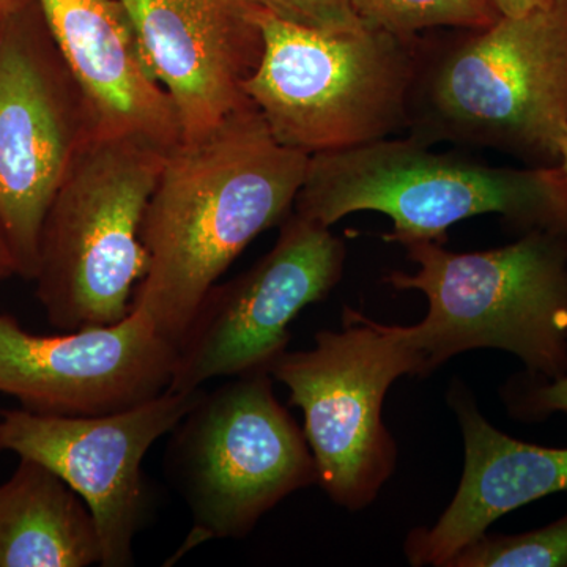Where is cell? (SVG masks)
Here are the masks:
<instances>
[{
    "label": "cell",
    "instance_id": "6da1fadb",
    "mask_svg": "<svg viewBox=\"0 0 567 567\" xmlns=\"http://www.w3.org/2000/svg\"><path fill=\"white\" fill-rule=\"evenodd\" d=\"M308 163L276 141L251 103L167 153L142 224L147 270L133 311L178 349L224 271L292 213Z\"/></svg>",
    "mask_w": 567,
    "mask_h": 567
},
{
    "label": "cell",
    "instance_id": "7a4b0ae2",
    "mask_svg": "<svg viewBox=\"0 0 567 567\" xmlns=\"http://www.w3.org/2000/svg\"><path fill=\"white\" fill-rule=\"evenodd\" d=\"M457 32L416 39L409 137L557 167L567 132V0Z\"/></svg>",
    "mask_w": 567,
    "mask_h": 567
},
{
    "label": "cell",
    "instance_id": "3957f363",
    "mask_svg": "<svg viewBox=\"0 0 567 567\" xmlns=\"http://www.w3.org/2000/svg\"><path fill=\"white\" fill-rule=\"evenodd\" d=\"M293 212L331 227L358 212L393 221L388 244L445 245L454 224L498 215L525 234L567 230V185L559 167H498L386 137L309 156Z\"/></svg>",
    "mask_w": 567,
    "mask_h": 567
},
{
    "label": "cell",
    "instance_id": "277c9868",
    "mask_svg": "<svg viewBox=\"0 0 567 567\" xmlns=\"http://www.w3.org/2000/svg\"><path fill=\"white\" fill-rule=\"evenodd\" d=\"M402 246L416 274L391 271L383 281L427 300L424 319L410 324L427 375L476 349L516 354L536 379L567 374V230H529L477 252L435 241Z\"/></svg>",
    "mask_w": 567,
    "mask_h": 567
},
{
    "label": "cell",
    "instance_id": "5b68a950",
    "mask_svg": "<svg viewBox=\"0 0 567 567\" xmlns=\"http://www.w3.org/2000/svg\"><path fill=\"white\" fill-rule=\"evenodd\" d=\"M259 22L262 58L244 92L276 141L312 156L406 132L416 39L316 31L265 10Z\"/></svg>",
    "mask_w": 567,
    "mask_h": 567
},
{
    "label": "cell",
    "instance_id": "8992f818",
    "mask_svg": "<svg viewBox=\"0 0 567 567\" xmlns=\"http://www.w3.org/2000/svg\"><path fill=\"white\" fill-rule=\"evenodd\" d=\"M96 136L66 174L41 229L37 297L61 331L121 322L147 270L142 224L166 155Z\"/></svg>",
    "mask_w": 567,
    "mask_h": 567
},
{
    "label": "cell",
    "instance_id": "52a82bcc",
    "mask_svg": "<svg viewBox=\"0 0 567 567\" xmlns=\"http://www.w3.org/2000/svg\"><path fill=\"white\" fill-rule=\"evenodd\" d=\"M268 372L303 412L324 494L353 513L375 502L398 462L382 416L388 390L401 377L427 375L412 328L344 308L342 330L320 331L312 349L286 350Z\"/></svg>",
    "mask_w": 567,
    "mask_h": 567
},
{
    "label": "cell",
    "instance_id": "ba28073f",
    "mask_svg": "<svg viewBox=\"0 0 567 567\" xmlns=\"http://www.w3.org/2000/svg\"><path fill=\"white\" fill-rule=\"evenodd\" d=\"M271 383L270 372L233 377L175 427L169 461L194 518L183 551L245 537L284 498L317 484L305 432Z\"/></svg>",
    "mask_w": 567,
    "mask_h": 567
},
{
    "label": "cell",
    "instance_id": "9c48e42d",
    "mask_svg": "<svg viewBox=\"0 0 567 567\" xmlns=\"http://www.w3.org/2000/svg\"><path fill=\"white\" fill-rule=\"evenodd\" d=\"M99 136L95 115L35 0L0 20V227L33 279L52 200Z\"/></svg>",
    "mask_w": 567,
    "mask_h": 567
},
{
    "label": "cell",
    "instance_id": "30bf717a",
    "mask_svg": "<svg viewBox=\"0 0 567 567\" xmlns=\"http://www.w3.org/2000/svg\"><path fill=\"white\" fill-rule=\"evenodd\" d=\"M346 254L330 227L292 210L262 259L204 298L178 344L169 390L270 371L287 350L295 317L341 281Z\"/></svg>",
    "mask_w": 567,
    "mask_h": 567
},
{
    "label": "cell",
    "instance_id": "8fae6325",
    "mask_svg": "<svg viewBox=\"0 0 567 567\" xmlns=\"http://www.w3.org/2000/svg\"><path fill=\"white\" fill-rule=\"evenodd\" d=\"M199 390H167L122 412L96 416L0 412V451L50 468L91 509L100 540V565L133 563V539L145 514L142 461L203 399Z\"/></svg>",
    "mask_w": 567,
    "mask_h": 567
},
{
    "label": "cell",
    "instance_id": "7c38bea8",
    "mask_svg": "<svg viewBox=\"0 0 567 567\" xmlns=\"http://www.w3.org/2000/svg\"><path fill=\"white\" fill-rule=\"evenodd\" d=\"M177 347L136 311L121 322L33 334L0 315V393L41 415L122 412L169 390Z\"/></svg>",
    "mask_w": 567,
    "mask_h": 567
},
{
    "label": "cell",
    "instance_id": "4fadbf2b",
    "mask_svg": "<svg viewBox=\"0 0 567 567\" xmlns=\"http://www.w3.org/2000/svg\"><path fill=\"white\" fill-rule=\"evenodd\" d=\"M148 65L173 100L182 141L213 132L249 104L245 81L264 52L252 0H121Z\"/></svg>",
    "mask_w": 567,
    "mask_h": 567
},
{
    "label": "cell",
    "instance_id": "5bb4252c",
    "mask_svg": "<svg viewBox=\"0 0 567 567\" xmlns=\"http://www.w3.org/2000/svg\"><path fill=\"white\" fill-rule=\"evenodd\" d=\"M35 2L95 115L99 136L132 137L164 152L177 147V111L121 0Z\"/></svg>",
    "mask_w": 567,
    "mask_h": 567
},
{
    "label": "cell",
    "instance_id": "9a60e30c",
    "mask_svg": "<svg viewBox=\"0 0 567 567\" xmlns=\"http://www.w3.org/2000/svg\"><path fill=\"white\" fill-rule=\"evenodd\" d=\"M447 402L464 436V472L456 495L439 520L406 536L405 557L416 567H446L498 518L567 491V447L533 445L498 431L457 380L450 388Z\"/></svg>",
    "mask_w": 567,
    "mask_h": 567
},
{
    "label": "cell",
    "instance_id": "2e32d148",
    "mask_svg": "<svg viewBox=\"0 0 567 567\" xmlns=\"http://www.w3.org/2000/svg\"><path fill=\"white\" fill-rule=\"evenodd\" d=\"M91 509L47 466L20 457L0 486V567H87L100 563Z\"/></svg>",
    "mask_w": 567,
    "mask_h": 567
},
{
    "label": "cell",
    "instance_id": "e0dca14e",
    "mask_svg": "<svg viewBox=\"0 0 567 567\" xmlns=\"http://www.w3.org/2000/svg\"><path fill=\"white\" fill-rule=\"evenodd\" d=\"M368 28L417 39L439 29L487 28L499 18L488 0H350Z\"/></svg>",
    "mask_w": 567,
    "mask_h": 567
},
{
    "label": "cell",
    "instance_id": "ac0fdd59",
    "mask_svg": "<svg viewBox=\"0 0 567 567\" xmlns=\"http://www.w3.org/2000/svg\"><path fill=\"white\" fill-rule=\"evenodd\" d=\"M446 567H567V513L518 535H483Z\"/></svg>",
    "mask_w": 567,
    "mask_h": 567
},
{
    "label": "cell",
    "instance_id": "d6986e66",
    "mask_svg": "<svg viewBox=\"0 0 567 567\" xmlns=\"http://www.w3.org/2000/svg\"><path fill=\"white\" fill-rule=\"evenodd\" d=\"M279 20L316 31L339 33L364 28L350 0H252Z\"/></svg>",
    "mask_w": 567,
    "mask_h": 567
},
{
    "label": "cell",
    "instance_id": "ffe728a7",
    "mask_svg": "<svg viewBox=\"0 0 567 567\" xmlns=\"http://www.w3.org/2000/svg\"><path fill=\"white\" fill-rule=\"evenodd\" d=\"M507 409L524 421H540L554 413H567V374L557 380L516 377L507 383Z\"/></svg>",
    "mask_w": 567,
    "mask_h": 567
},
{
    "label": "cell",
    "instance_id": "44dd1931",
    "mask_svg": "<svg viewBox=\"0 0 567 567\" xmlns=\"http://www.w3.org/2000/svg\"><path fill=\"white\" fill-rule=\"evenodd\" d=\"M488 2L498 11L499 17H516L543 6L548 0H488Z\"/></svg>",
    "mask_w": 567,
    "mask_h": 567
},
{
    "label": "cell",
    "instance_id": "7402d4cb",
    "mask_svg": "<svg viewBox=\"0 0 567 567\" xmlns=\"http://www.w3.org/2000/svg\"><path fill=\"white\" fill-rule=\"evenodd\" d=\"M13 275H17V265H14L6 235H3L2 227H0V281Z\"/></svg>",
    "mask_w": 567,
    "mask_h": 567
},
{
    "label": "cell",
    "instance_id": "603a6c76",
    "mask_svg": "<svg viewBox=\"0 0 567 567\" xmlns=\"http://www.w3.org/2000/svg\"><path fill=\"white\" fill-rule=\"evenodd\" d=\"M29 0H0V20L7 14L13 13L14 10L21 9Z\"/></svg>",
    "mask_w": 567,
    "mask_h": 567
},
{
    "label": "cell",
    "instance_id": "cb8c5ba5",
    "mask_svg": "<svg viewBox=\"0 0 567 567\" xmlns=\"http://www.w3.org/2000/svg\"><path fill=\"white\" fill-rule=\"evenodd\" d=\"M559 169H561L563 177H565V182L567 185V132L565 140L561 142V159H559L558 164Z\"/></svg>",
    "mask_w": 567,
    "mask_h": 567
}]
</instances>
